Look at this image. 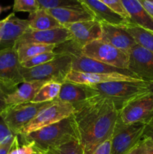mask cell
<instances>
[{
  "label": "cell",
  "mask_w": 153,
  "mask_h": 154,
  "mask_svg": "<svg viewBox=\"0 0 153 154\" xmlns=\"http://www.w3.org/2000/svg\"><path fill=\"white\" fill-rule=\"evenodd\" d=\"M74 107L72 115L79 142L84 154H92L100 144L111 138L118 111L110 99L98 95Z\"/></svg>",
  "instance_id": "obj_1"
},
{
  "label": "cell",
  "mask_w": 153,
  "mask_h": 154,
  "mask_svg": "<svg viewBox=\"0 0 153 154\" xmlns=\"http://www.w3.org/2000/svg\"><path fill=\"white\" fill-rule=\"evenodd\" d=\"M17 136L20 144H31L37 153H41L70 141H79L73 115L28 135Z\"/></svg>",
  "instance_id": "obj_2"
},
{
  "label": "cell",
  "mask_w": 153,
  "mask_h": 154,
  "mask_svg": "<svg viewBox=\"0 0 153 154\" xmlns=\"http://www.w3.org/2000/svg\"><path fill=\"white\" fill-rule=\"evenodd\" d=\"M98 96L110 99L118 111L126 103L149 92L148 83L143 81H118L90 86Z\"/></svg>",
  "instance_id": "obj_3"
},
{
  "label": "cell",
  "mask_w": 153,
  "mask_h": 154,
  "mask_svg": "<svg viewBox=\"0 0 153 154\" xmlns=\"http://www.w3.org/2000/svg\"><path fill=\"white\" fill-rule=\"evenodd\" d=\"M71 69L72 56L70 55H59L51 61L36 67L20 68L24 81H55L61 84L65 81Z\"/></svg>",
  "instance_id": "obj_4"
},
{
  "label": "cell",
  "mask_w": 153,
  "mask_h": 154,
  "mask_svg": "<svg viewBox=\"0 0 153 154\" xmlns=\"http://www.w3.org/2000/svg\"><path fill=\"white\" fill-rule=\"evenodd\" d=\"M82 55L118 69L128 70V54L101 39L86 45Z\"/></svg>",
  "instance_id": "obj_5"
},
{
  "label": "cell",
  "mask_w": 153,
  "mask_h": 154,
  "mask_svg": "<svg viewBox=\"0 0 153 154\" xmlns=\"http://www.w3.org/2000/svg\"><path fill=\"white\" fill-rule=\"evenodd\" d=\"M146 126L141 123L125 124L118 117L111 137L110 154H127L142 139Z\"/></svg>",
  "instance_id": "obj_6"
},
{
  "label": "cell",
  "mask_w": 153,
  "mask_h": 154,
  "mask_svg": "<svg viewBox=\"0 0 153 154\" xmlns=\"http://www.w3.org/2000/svg\"><path fill=\"white\" fill-rule=\"evenodd\" d=\"M53 102L42 103L29 102L8 105L2 113L1 116L10 130L17 135L20 131L31 122L41 110Z\"/></svg>",
  "instance_id": "obj_7"
},
{
  "label": "cell",
  "mask_w": 153,
  "mask_h": 154,
  "mask_svg": "<svg viewBox=\"0 0 153 154\" xmlns=\"http://www.w3.org/2000/svg\"><path fill=\"white\" fill-rule=\"evenodd\" d=\"M118 117L125 124L153 123V93L148 92L129 101L118 111Z\"/></svg>",
  "instance_id": "obj_8"
},
{
  "label": "cell",
  "mask_w": 153,
  "mask_h": 154,
  "mask_svg": "<svg viewBox=\"0 0 153 154\" xmlns=\"http://www.w3.org/2000/svg\"><path fill=\"white\" fill-rule=\"evenodd\" d=\"M74 111V107L70 103L55 100L38 113L37 116L24 126L17 135H25L44 127L54 124L70 117Z\"/></svg>",
  "instance_id": "obj_9"
},
{
  "label": "cell",
  "mask_w": 153,
  "mask_h": 154,
  "mask_svg": "<svg viewBox=\"0 0 153 154\" xmlns=\"http://www.w3.org/2000/svg\"><path fill=\"white\" fill-rule=\"evenodd\" d=\"M20 68L15 48L0 50V86L7 95L24 82Z\"/></svg>",
  "instance_id": "obj_10"
},
{
  "label": "cell",
  "mask_w": 153,
  "mask_h": 154,
  "mask_svg": "<svg viewBox=\"0 0 153 154\" xmlns=\"http://www.w3.org/2000/svg\"><path fill=\"white\" fill-rule=\"evenodd\" d=\"M128 70L133 72L140 80L153 81V54L136 44L128 54Z\"/></svg>",
  "instance_id": "obj_11"
},
{
  "label": "cell",
  "mask_w": 153,
  "mask_h": 154,
  "mask_svg": "<svg viewBox=\"0 0 153 154\" xmlns=\"http://www.w3.org/2000/svg\"><path fill=\"white\" fill-rule=\"evenodd\" d=\"M70 39H71V35L64 26L47 30L28 29L16 42L15 46L26 43L57 45Z\"/></svg>",
  "instance_id": "obj_12"
},
{
  "label": "cell",
  "mask_w": 153,
  "mask_h": 154,
  "mask_svg": "<svg viewBox=\"0 0 153 154\" xmlns=\"http://www.w3.org/2000/svg\"><path fill=\"white\" fill-rule=\"evenodd\" d=\"M28 29H29L28 20L17 17L14 12L2 20L0 50L14 48L16 42Z\"/></svg>",
  "instance_id": "obj_13"
},
{
  "label": "cell",
  "mask_w": 153,
  "mask_h": 154,
  "mask_svg": "<svg viewBox=\"0 0 153 154\" xmlns=\"http://www.w3.org/2000/svg\"><path fill=\"white\" fill-rule=\"evenodd\" d=\"M64 26L70 32L72 41L80 48L93 41L101 38V23L96 20L66 24Z\"/></svg>",
  "instance_id": "obj_14"
},
{
  "label": "cell",
  "mask_w": 153,
  "mask_h": 154,
  "mask_svg": "<svg viewBox=\"0 0 153 154\" xmlns=\"http://www.w3.org/2000/svg\"><path fill=\"white\" fill-rule=\"evenodd\" d=\"M73 71L85 73L121 74L140 80L133 72L127 69H122L101 62L88 58L83 55L72 56V69Z\"/></svg>",
  "instance_id": "obj_15"
},
{
  "label": "cell",
  "mask_w": 153,
  "mask_h": 154,
  "mask_svg": "<svg viewBox=\"0 0 153 154\" xmlns=\"http://www.w3.org/2000/svg\"><path fill=\"white\" fill-rule=\"evenodd\" d=\"M97 95V93L90 86L64 81L62 84L59 94L56 100L70 103L74 106Z\"/></svg>",
  "instance_id": "obj_16"
},
{
  "label": "cell",
  "mask_w": 153,
  "mask_h": 154,
  "mask_svg": "<svg viewBox=\"0 0 153 154\" xmlns=\"http://www.w3.org/2000/svg\"><path fill=\"white\" fill-rule=\"evenodd\" d=\"M101 29L102 35L100 39L126 54H128L133 47L136 45L134 38L124 26L101 23Z\"/></svg>",
  "instance_id": "obj_17"
},
{
  "label": "cell",
  "mask_w": 153,
  "mask_h": 154,
  "mask_svg": "<svg viewBox=\"0 0 153 154\" xmlns=\"http://www.w3.org/2000/svg\"><path fill=\"white\" fill-rule=\"evenodd\" d=\"M82 5L94 16V20L100 23L124 26L130 23L127 19L104 4L99 0H80Z\"/></svg>",
  "instance_id": "obj_18"
},
{
  "label": "cell",
  "mask_w": 153,
  "mask_h": 154,
  "mask_svg": "<svg viewBox=\"0 0 153 154\" xmlns=\"http://www.w3.org/2000/svg\"><path fill=\"white\" fill-rule=\"evenodd\" d=\"M65 81L77 83V84H84V85L93 86L96 84H103L110 81H141L136 79L127 75L121 74H104V73H85V72H76L71 70L65 78Z\"/></svg>",
  "instance_id": "obj_19"
},
{
  "label": "cell",
  "mask_w": 153,
  "mask_h": 154,
  "mask_svg": "<svg viewBox=\"0 0 153 154\" xmlns=\"http://www.w3.org/2000/svg\"><path fill=\"white\" fill-rule=\"evenodd\" d=\"M46 11L63 26L66 24L94 20L92 14L85 7L57 8Z\"/></svg>",
  "instance_id": "obj_20"
},
{
  "label": "cell",
  "mask_w": 153,
  "mask_h": 154,
  "mask_svg": "<svg viewBox=\"0 0 153 154\" xmlns=\"http://www.w3.org/2000/svg\"><path fill=\"white\" fill-rule=\"evenodd\" d=\"M128 14L131 24L140 26L153 32V18L146 11L139 0H121Z\"/></svg>",
  "instance_id": "obj_21"
},
{
  "label": "cell",
  "mask_w": 153,
  "mask_h": 154,
  "mask_svg": "<svg viewBox=\"0 0 153 154\" xmlns=\"http://www.w3.org/2000/svg\"><path fill=\"white\" fill-rule=\"evenodd\" d=\"M44 81H24L17 88L6 96V102L8 105H17L25 102H32L40 87L45 84Z\"/></svg>",
  "instance_id": "obj_22"
},
{
  "label": "cell",
  "mask_w": 153,
  "mask_h": 154,
  "mask_svg": "<svg viewBox=\"0 0 153 154\" xmlns=\"http://www.w3.org/2000/svg\"><path fill=\"white\" fill-rule=\"evenodd\" d=\"M27 20L29 29L34 30H47L63 26L44 8H39L36 11L29 14Z\"/></svg>",
  "instance_id": "obj_23"
},
{
  "label": "cell",
  "mask_w": 153,
  "mask_h": 154,
  "mask_svg": "<svg viewBox=\"0 0 153 154\" xmlns=\"http://www.w3.org/2000/svg\"><path fill=\"white\" fill-rule=\"evenodd\" d=\"M14 48L16 49L18 59L21 64L22 63L30 60L36 55L53 51L56 48V45L26 43L19 45L17 46H15Z\"/></svg>",
  "instance_id": "obj_24"
},
{
  "label": "cell",
  "mask_w": 153,
  "mask_h": 154,
  "mask_svg": "<svg viewBox=\"0 0 153 154\" xmlns=\"http://www.w3.org/2000/svg\"><path fill=\"white\" fill-rule=\"evenodd\" d=\"M124 28L134 38L136 44L153 54V32L140 26L129 23Z\"/></svg>",
  "instance_id": "obj_25"
},
{
  "label": "cell",
  "mask_w": 153,
  "mask_h": 154,
  "mask_svg": "<svg viewBox=\"0 0 153 154\" xmlns=\"http://www.w3.org/2000/svg\"><path fill=\"white\" fill-rule=\"evenodd\" d=\"M61 87V83L55 81L45 83L38 90L32 102L35 103H42L55 101L59 94Z\"/></svg>",
  "instance_id": "obj_26"
},
{
  "label": "cell",
  "mask_w": 153,
  "mask_h": 154,
  "mask_svg": "<svg viewBox=\"0 0 153 154\" xmlns=\"http://www.w3.org/2000/svg\"><path fill=\"white\" fill-rule=\"evenodd\" d=\"M40 8L52 9L57 8L84 7L80 0H38Z\"/></svg>",
  "instance_id": "obj_27"
},
{
  "label": "cell",
  "mask_w": 153,
  "mask_h": 154,
  "mask_svg": "<svg viewBox=\"0 0 153 154\" xmlns=\"http://www.w3.org/2000/svg\"><path fill=\"white\" fill-rule=\"evenodd\" d=\"M44 154H84V152L79 141H73L51 149Z\"/></svg>",
  "instance_id": "obj_28"
},
{
  "label": "cell",
  "mask_w": 153,
  "mask_h": 154,
  "mask_svg": "<svg viewBox=\"0 0 153 154\" xmlns=\"http://www.w3.org/2000/svg\"><path fill=\"white\" fill-rule=\"evenodd\" d=\"M58 56H59V54H56L54 51L44 53V54H38V55L34 56V57L31 58L30 60L23 62V63H21V66L22 68H26V69L36 67V66H40V65L44 64V63H47V62L51 61V60L55 59Z\"/></svg>",
  "instance_id": "obj_29"
},
{
  "label": "cell",
  "mask_w": 153,
  "mask_h": 154,
  "mask_svg": "<svg viewBox=\"0 0 153 154\" xmlns=\"http://www.w3.org/2000/svg\"><path fill=\"white\" fill-rule=\"evenodd\" d=\"M40 8L38 0H14L13 11L14 12H28L31 14Z\"/></svg>",
  "instance_id": "obj_30"
},
{
  "label": "cell",
  "mask_w": 153,
  "mask_h": 154,
  "mask_svg": "<svg viewBox=\"0 0 153 154\" xmlns=\"http://www.w3.org/2000/svg\"><path fill=\"white\" fill-rule=\"evenodd\" d=\"M127 154H153V141L143 137Z\"/></svg>",
  "instance_id": "obj_31"
},
{
  "label": "cell",
  "mask_w": 153,
  "mask_h": 154,
  "mask_svg": "<svg viewBox=\"0 0 153 154\" xmlns=\"http://www.w3.org/2000/svg\"><path fill=\"white\" fill-rule=\"evenodd\" d=\"M36 153L37 151L31 144H20L18 136L16 135L9 154H34Z\"/></svg>",
  "instance_id": "obj_32"
},
{
  "label": "cell",
  "mask_w": 153,
  "mask_h": 154,
  "mask_svg": "<svg viewBox=\"0 0 153 154\" xmlns=\"http://www.w3.org/2000/svg\"><path fill=\"white\" fill-rule=\"evenodd\" d=\"M99 1L103 2L104 4L106 5L107 7H109L110 9H112V11H114L116 13L120 14L121 16H122L123 17L127 19L130 22L128 14L127 11H126V10L124 9L121 0H99Z\"/></svg>",
  "instance_id": "obj_33"
},
{
  "label": "cell",
  "mask_w": 153,
  "mask_h": 154,
  "mask_svg": "<svg viewBox=\"0 0 153 154\" xmlns=\"http://www.w3.org/2000/svg\"><path fill=\"white\" fill-rule=\"evenodd\" d=\"M14 136H16V135L10 130V128L8 126L2 116L0 115V144Z\"/></svg>",
  "instance_id": "obj_34"
},
{
  "label": "cell",
  "mask_w": 153,
  "mask_h": 154,
  "mask_svg": "<svg viewBox=\"0 0 153 154\" xmlns=\"http://www.w3.org/2000/svg\"><path fill=\"white\" fill-rule=\"evenodd\" d=\"M111 153V138L105 141L98 146L92 154H110Z\"/></svg>",
  "instance_id": "obj_35"
},
{
  "label": "cell",
  "mask_w": 153,
  "mask_h": 154,
  "mask_svg": "<svg viewBox=\"0 0 153 154\" xmlns=\"http://www.w3.org/2000/svg\"><path fill=\"white\" fill-rule=\"evenodd\" d=\"M14 137L0 144V154H9L14 141Z\"/></svg>",
  "instance_id": "obj_36"
},
{
  "label": "cell",
  "mask_w": 153,
  "mask_h": 154,
  "mask_svg": "<svg viewBox=\"0 0 153 154\" xmlns=\"http://www.w3.org/2000/svg\"><path fill=\"white\" fill-rule=\"evenodd\" d=\"M6 96H7V93L4 91V90L0 86V115L8 106V105L6 102Z\"/></svg>",
  "instance_id": "obj_37"
},
{
  "label": "cell",
  "mask_w": 153,
  "mask_h": 154,
  "mask_svg": "<svg viewBox=\"0 0 153 154\" xmlns=\"http://www.w3.org/2000/svg\"><path fill=\"white\" fill-rule=\"evenodd\" d=\"M139 2L146 10V11L149 14L150 16L153 18V2H149L147 0H139Z\"/></svg>",
  "instance_id": "obj_38"
},
{
  "label": "cell",
  "mask_w": 153,
  "mask_h": 154,
  "mask_svg": "<svg viewBox=\"0 0 153 154\" xmlns=\"http://www.w3.org/2000/svg\"><path fill=\"white\" fill-rule=\"evenodd\" d=\"M149 138L153 141V123H150L146 126L145 131H144L143 136L142 138Z\"/></svg>",
  "instance_id": "obj_39"
},
{
  "label": "cell",
  "mask_w": 153,
  "mask_h": 154,
  "mask_svg": "<svg viewBox=\"0 0 153 154\" xmlns=\"http://www.w3.org/2000/svg\"><path fill=\"white\" fill-rule=\"evenodd\" d=\"M148 88H149V91L153 93V81L148 83Z\"/></svg>",
  "instance_id": "obj_40"
},
{
  "label": "cell",
  "mask_w": 153,
  "mask_h": 154,
  "mask_svg": "<svg viewBox=\"0 0 153 154\" xmlns=\"http://www.w3.org/2000/svg\"><path fill=\"white\" fill-rule=\"evenodd\" d=\"M2 11H3V8L2 7V6H0V14H1V13L2 12Z\"/></svg>",
  "instance_id": "obj_41"
},
{
  "label": "cell",
  "mask_w": 153,
  "mask_h": 154,
  "mask_svg": "<svg viewBox=\"0 0 153 154\" xmlns=\"http://www.w3.org/2000/svg\"><path fill=\"white\" fill-rule=\"evenodd\" d=\"M2 25V20H0V28H1ZM0 42H1V35H0Z\"/></svg>",
  "instance_id": "obj_42"
},
{
  "label": "cell",
  "mask_w": 153,
  "mask_h": 154,
  "mask_svg": "<svg viewBox=\"0 0 153 154\" xmlns=\"http://www.w3.org/2000/svg\"><path fill=\"white\" fill-rule=\"evenodd\" d=\"M34 154H44V153H34Z\"/></svg>",
  "instance_id": "obj_43"
},
{
  "label": "cell",
  "mask_w": 153,
  "mask_h": 154,
  "mask_svg": "<svg viewBox=\"0 0 153 154\" xmlns=\"http://www.w3.org/2000/svg\"><path fill=\"white\" fill-rule=\"evenodd\" d=\"M147 1H149V2H153V0H147Z\"/></svg>",
  "instance_id": "obj_44"
}]
</instances>
